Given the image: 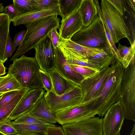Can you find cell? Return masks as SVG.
<instances>
[{
  "instance_id": "1",
  "label": "cell",
  "mask_w": 135,
  "mask_h": 135,
  "mask_svg": "<svg viewBox=\"0 0 135 135\" xmlns=\"http://www.w3.org/2000/svg\"><path fill=\"white\" fill-rule=\"evenodd\" d=\"M109 73L98 92L89 100L82 103L95 110L103 117L108 110L119 101L124 68L121 63L113 61Z\"/></svg>"
},
{
  "instance_id": "2",
  "label": "cell",
  "mask_w": 135,
  "mask_h": 135,
  "mask_svg": "<svg viewBox=\"0 0 135 135\" xmlns=\"http://www.w3.org/2000/svg\"><path fill=\"white\" fill-rule=\"evenodd\" d=\"M57 15H51L36 20L26 25V31L24 38L11 61L34 49L41 40L54 28H59L60 19Z\"/></svg>"
},
{
  "instance_id": "3",
  "label": "cell",
  "mask_w": 135,
  "mask_h": 135,
  "mask_svg": "<svg viewBox=\"0 0 135 135\" xmlns=\"http://www.w3.org/2000/svg\"><path fill=\"white\" fill-rule=\"evenodd\" d=\"M40 66L35 58L24 55L13 61L7 74L13 76L22 88L28 90L44 88L41 80Z\"/></svg>"
},
{
  "instance_id": "4",
  "label": "cell",
  "mask_w": 135,
  "mask_h": 135,
  "mask_svg": "<svg viewBox=\"0 0 135 135\" xmlns=\"http://www.w3.org/2000/svg\"><path fill=\"white\" fill-rule=\"evenodd\" d=\"M70 40L83 46L100 49L106 47L107 39L99 15L88 26L82 28L74 34Z\"/></svg>"
},
{
  "instance_id": "5",
  "label": "cell",
  "mask_w": 135,
  "mask_h": 135,
  "mask_svg": "<svg viewBox=\"0 0 135 135\" xmlns=\"http://www.w3.org/2000/svg\"><path fill=\"white\" fill-rule=\"evenodd\" d=\"M125 119L135 122V61L124 69L119 100Z\"/></svg>"
},
{
  "instance_id": "6",
  "label": "cell",
  "mask_w": 135,
  "mask_h": 135,
  "mask_svg": "<svg viewBox=\"0 0 135 135\" xmlns=\"http://www.w3.org/2000/svg\"><path fill=\"white\" fill-rule=\"evenodd\" d=\"M101 9L105 23L114 44L130 34L123 16L107 0H102Z\"/></svg>"
},
{
  "instance_id": "7",
  "label": "cell",
  "mask_w": 135,
  "mask_h": 135,
  "mask_svg": "<svg viewBox=\"0 0 135 135\" xmlns=\"http://www.w3.org/2000/svg\"><path fill=\"white\" fill-rule=\"evenodd\" d=\"M83 95L81 87L76 85L69 92L61 96L56 95L52 91L44 93L45 100L54 113L79 103Z\"/></svg>"
},
{
  "instance_id": "8",
  "label": "cell",
  "mask_w": 135,
  "mask_h": 135,
  "mask_svg": "<svg viewBox=\"0 0 135 135\" xmlns=\"http://www.w3.org/2000/svg\"><path fill=\"white\" fill-rule=\"evenodd\" d=\"M55 114L57 122L62 125L82 121L95 117L97 112L80 102Z\"/></svg>"
},
{
  "instance_id": "9",
  "label": "cell",
  "mask_w": 135,
  "mask_h": 135,
  "mask_svg": "<svg viewBox=\"0 0 135 135\" xmlns=\"http://www.w3.org/2000/svg\"><path fill=\"white\" fill-rule=\"evenodd\" d=\"M102 125V119L94 117L62 127L65 135H103Z\"/></svg>"
},
{
  "instance_id": "10",
  "label": "cell",
  "mask_w": 135,
  "mask_h": 135,
  "mask_svg": "<svg viewBox=\"0 0 135 135\" xmlns=\"http://www.w3.org/2000/svg\"><path fill=\"white\" fill-rule=\"evenodd\" d=\"M34 49L35 50V57L41 70L48 73L55 68V49L48 35L42 39Z\"/></svg>"
},
{
  "instance_id": "11",
  "label": "cell",
  "mask_w": 135,
  "mask_h": 135,
  "mask_svg": "<svg viewBox=\"0 0 135 135\" xmlns=\"http://www.w3.org/2000/svg\"><path fill=\"white\" fill-rule=\"evenodd\" d=\"M102 119L103 135H115L120 131L125 119L124 111L119 101L106 112Z\"/></svg>"
},
{
  "instance_id": "12",
  "label": "cell",
  "mask_w": 135,
  "mask_h": 135,
  "mask_svg": "<svg viewBox=\"0 0 135 135\" xmlns=\"http://www.w3.org/2000/svg\"><path fill=\"white\" fill-rule=\"evenodd\" d=\"M110 67L105 68L84 80L81 85L83 95L80 102L83 103L93 97L99 92L109 71Z\"/></svg>"
},
{
  "instance_id": "13",
  "label": "cell",
  "mask_w": 135,
  "mask_h": 135,
  "mask_svg": "<svg viewBox=\"0 0 135 135\" xmlns=\"http://www.w3.org/2000/svg\"><path fill=\"white\" fill-rule=\"evenodd\" d=\"M44 88L29 90L23 96L9 115L8 118L13 120L22 115L28 112L37 101L44 95Z\"/></svg>"
},
{
  "instance_id": "14",
  "label": "cell",
  "mask_w": 135,
  "mask_h": 135,
  "mask_svg": "<svg viewBox=\"0 0 135 135\" xmlns=\"http://www.w3.org/2000/svg\"><path fill=\"white\" fill-rule=\"evenodd\" d=\"M55 49V68L64 77L81 86V84L85 80L84 78L72 68L58 47Z\"/></svg>"
},
{
  "instance_id": "15",
  "label": "cell",
  "mask_w": 135,
  "mask_h": 135,
  "mask_svg": "<svg viewBox=\"0 0 135 135\" xmlns=\"http://www.w3.org/2000/svg\"><path fill=\"white\" fill-rule=\"evenodd\" d=\"M59 28L60 36L65 40H70L72 37L83 28L78 9L62 19Z\"/></svg>"
},
{
  "instance_id": "16",
  "label": "cell",
  "mask_w": 135,
  "mask_h": 135,
  "mask_svg": "<svg viewBox=\"0 0 135 135\" xmlns=\"http://www.w3.org/2000/svg\"><path fill=\"white\" fill-rule=\"evenodd\" d=\"M51 15H59L62 17L59 4L46 9L20 14L11 19V21L15 26L26 25L34 20Z\"/></svg>"
},
{
  "instance_id": "17",
  "label": "cell",
  "mask_w": 135,
  "mask_h": 135,
  "mask_svg": "<svg viewBox=\"0 0 135 135\" xmlns=\"http://www.w3.org/2000/svg\"><path fill=\"white\" fill-rule=\"evenodd\" d=\"M59 46L70 51L84 59H87L105 51L104 49L88 47L76 44L70 40L60 37Z\"/></svg>"
},
{
  "instance_id": "18",
  "label": "cell",
  "mask_w": 135,
  "mask_h": 135,
  "mask_svg": "<svg viewBox=\"0 0 135 135\" xmlns=\"http://www.w3.org/2000/svg\"><path fill=\"white\" fill-rule=\"evenodd\" d=\"M47 73L52 80V91L57 96L69 92L77 85L63 76L55 68Z\"/></svg>"
},
{
  "instance_id": "19",
  "label": "cell",
  "mask_w": 135,
  "mask_h": 135,
  "mask_svg": "<svg viewBox=\"0 0 135 135\" xmlns=\"http://www.w3.org/2000/svg\"><path fill=\"white\" fill-rule=\"evenodd\" d=\"M28 112L34 117L49 123L54 124L57 122L55 114L50 109L44 95Z\"/></svg>"
},
{
  "instance_id": "20",
  "label": "cell",
  "mask_w": 135,
  "mask_h": 135,
  "mask_svg": "<svg viewBox=\"0 0 135 135\" xmlns=\"http://www.w3.org/2000/svg\"><path fill=\"white\" fill-rule=\"evenodd\" d=\"M83 28L89 26L98 16V11L94 0H81L78 9Z\"/></svg>"
},
{
  "instance_id": "21",
  "label": "cell",
  "mask_w": 135,
  "mask_h": 135,
  "mask_svg": "<svg viewBox=\"0 0 135 135\" xmlns=\"http://www.w3.org/2000/svg\"><path fill=\"white\" fill-rule=\"evenodd\" d=\"M12 127L18 134H45L47 126L32 124L16 123L11 122Z\"/></svg>"
},
{
  "instance_id": "22",
  "label": "cell",
  "mask_w": 135,
  "mask_h": 135,
  "mask_svg": "<svg viewBox=\"0 0 135 135\" xmlns=\"http://www.w3.org/2000/svg\"><path fill=\"white\" fill-rule=\"evenodd\" d=\"M117 50L121 57V62L123 67L125 69L132 62L135 61V44L127 47L118 43Z\"/></svg>"
},
{
  "instance_id": "23",
  "label": "cell",
  "mask_w": 135,
  "mask_h": 135,
  "mask_svg": "<svg viewBox=\"0 0 135 135\" xmlns=\"http://www.w3.org/2000/svg\"><path fill=\"white\" fill-rule=\"evenodd\" d=\"M58 48L69 64L87 66L98 69L97 66L88 62L87 59L83 58L72 52L60 46H59Z\"/></svg>"
},
{
  "instance_id": "24",
  "label": "cell",
  "mask_w": 135,
  "mask_h": 135,
  "mask_svg": "<svg viewBox=\"0 0 135 135\" xmlns=\"http://www.w3.org/2000/svg\"><path fill=\"white\" fill-rule=\"evenodd\" d=\"M87 59L88 62L97 66L99 70L109 67L113 61L111 55L105 51Z\"/></svg>"
},
{
  "instance_id": "25",
  "label": "cell",
  "mask_w": 135,
  "mask_h": 135,
  "mask_svg": "<svg viewBox=\"0 0 135 135\" xmlns=\"http://www.w3.org/2000/svg\"><path fill=\"white\" fill-rule=\"evenodd\" d=\"M28 91L17 95L9 102L0 106V123L8 118L20 100Z\"/></svg>"
},
{
  "instance_id": "26",
  "label": "cell",
  "mask_w": 135,
  "mask_h": 135,
  "mask_svg": "<svg viewBox=\"0 0 135 135\" xmlns=\"http://www.w3.org/2000/svg\"><path fill=\"white\" fill-rule=\"evenodd\" d=\"M22 88L17 81L12 75L7 74L4 76H0V93Z\"/></svg>"
},
{
  "instance_id": "27",
  "label": "cell",
  "mask_w": 135,
  "mask_h": 135,
  "mask_svg": "<svg viewBox=\"0 0 135 135\" xmlns=\"http://www.w3.org/2000/svg\"><path fill=\"white\" fill-rule=\"evenodd\" d=\"M81 0H59V4L63 19L78 9Z\"/></svg>"
},
{
  "instance_id": "28",
  "label": "cell",
  "mask_w": 135,
  "mask_h": 135,
  "mask_svg": "<svg viewBox=\"0 0 135 135\" xmlns=\"http://www.w3.org/2000/svg\"><path fill=\"white\" fill-rule=\"evenodd\" d=\"M9 17L5 23L0 28V61L4 63L6 47L9 33L11 22Z\"/></svg>"
},
{
  "instance_id": "29",
  "label": "cell",
  "mask_w": 135,
  "mask_h": 135,
  "mask_svg": "<svg viewBox=\"0 0 135 135\" xmlns=\"http://www.w3.org/2000/svg\"><path fill=\"white\" fill-rule=\"evenodd\" d=\"M11 122L14 123L32 124L46 126H54L51 124L39 119L32 116L28 112L25 113L16 118Z\"/></svg>"
},
{
  "instance_id": "30",
  "label": "cell",
  "mask_w": 135,
  "mask_h": 135,
  "mask_svg": "<svg viewBox=\"0 0 135 135\" xmlns=\"http://www.w3.org/2000/svg\"><path fill=\"white\" fill-rule=\"evenodd\" d=\"M72 68L86 79L97 72L99 69L91 67L70 64Z\"/></svg>"
},
{
  "instance_id": "31",
  "label": "cell",
  "mask_w": 135,
  "mask_h": 135,
  "mask_svg": "<svg viewBox=\"0 0 135 135\" xmlns=\"http://www.w3.org/2000/svg\"><path fill=\"white\" fill-rule=\"evenodd\" d=\"M33 0H13V4L20 14L34 11Z\"/></svg>"
},
{
  "instance_id": "32",
  "label": "cell",
  "mask_w": 135,
  "mask_h": 135,
  "mask_svg": "<svg viewBox=\"0 0 135 135\" xmlns=\"http://www.w3.org/2000/svg\"><path fill=\"white\" fill-rule=\"evenodd\" d=\"M59 4V0H33L34 11L46 9Z\"/></svg>"
},
{
  "instance_id": "33",
  "label": "cell",
  "mask_w": 135,
  "mask_h": 135,
  "mask_svg": "<svg viewBox=\"0 0 135 135\" xmlns=\"http://www.w3.org/2000/svg\"><path fill=\"white\" fill-rule=\"evenodd\" d=\"M28 90L27 89L22 88L20 89L11 91L3 93L0 99V106L9 102L17 95Z\"/></svg>"
},
{
  "instance_id": "34",
  "label": "cell",
  "mask_w": 135,
  "mask_h": 135,
  "mask_svg": "<svg viewBox=\"0 0 135 135\" xmlns=\"http://www.w3.org/2000/svg\"><path fill=\"white\" fill-rule=\"evenodd\" d=\"M11 120L8 118L0 123V132L5 135H15L18 134L12 127Z\"/></svg>"
},
{
  "instance_id": "35",
  "label": "cell",
  "mask_w": 135,
  "mask_h": 135,
  "mask_svg": "<svg viewBox=\"0 0 135 135\" xmlns=\"http://www.w3.org/2000/svg\"><path fill=\"white\" fill-rule=\"evenodd\" d=\"M39 74L45 90H46L47 92H50L52 91V80L48 73L40 69Z\"/></svg>"
},
{
  "instance_id": "36",
  "label": "cell",
  "mask_w": 135,
  "mask_h": 135,
  "mask_svg": "<svg viewBox=\"0 0 135 135\" xmlns=\"http://www.w3.org/2000/svg\"><path fill=\"white\" fill-rule=\"evenodd\" d=\"M127 14L128 17L127 19V23L126 24L130 34V36L128 39L131 45L132 46L135 44V18L130 16L127 13Z\"/></svg>"
},
{
  "instance_id": "37",
  "label": "cell",
  "mask_w": 135,
  "mask_h": 135,
  "mask_svg": "<svg viewBox=\"0 0 135 135\" xmlns=\"http://www.w3.org/2000/svg\"><path fill=\"white\" fill-rule=\"evenodd\" d=\"M123 16L127 11L128 7L126 0H107Z\"/></svg>"
},
{
  "instance_id": "38",
  "label": "cell",
  "mask_w": 135,
  "mask_h": 135,
  "mask_svg": "<svg viewBox=\"0 0 135 135\" xmlns=\"http://www.w3.org/2000/svg\"><path fill=\"white\" fill-rule=\"evenodd\" d=\"M15 50L16 48H15L13 47L9 33L8 35L4 59V63L7 60L8 58L11 57L12 56L13 53L15 51Z\"/></svg>"
},
{
  "instance_id": "39",
  "label": "cell",
  "mask_w": 135,
  "mask_h": 135,
  "mask_svg": "<svg viewBox=\"0 0 135 135\" xmlns=\"http://www.w3.org/2000/svg\"><path fill=\"white\" fill-rule=\"evenodd\" d=\"M45 135H65L62 127L60 126H47Z\"/></svg>"
},
{
  "instance_id": "40",
  "label": "cell",
  "mask_w": 135,
  "mask_h": 135,
  "mask_svg": "<svg viewBox=\"0 0 135 135\" xmlns=\"http://www.w3.org/2000/svg\"><path fill=\"white\" fill-rule=\"evenodd\" d=\"M56 28L53 29L48 35L55 49L58 48L60 41V37Z\"/></svg>"
},
{
  "instance_id": "41",
  "label": "cell",
  "mask_w": 135,
  "mask_h": 135,
  "mask_svg": "<svg viewBox=\"0 0 135 135\" xmlns=\"http://www.w3.org/2000/svg\"><path fill=\"white\" fill-rule=\"evenodd\" d=\"M3 13L7 15L11 19L20 15L13 4L6 6Z\"/></svg>"
},
{
  "instance_id": "42",
  "label": "cell",
  "mask_w": 135,
  "mask_h": 135,
  "mask_svg": "<svg viewBox=\"0 0 135 135\" xmlns=\"http://www.w3.org/2000/svg\"><path fill=\"white\" fill-rule=\"evenodd\" d=\"M26 31L25 30L20 31L15 36L13 40L12 41L14 47L16 48L19 46L23 40Z\"/></svg>"
},
{
  "instance_id": "43",
  "label": "cell",
  "mask_w": 135,
  "mask_h": 135,
  "mask_svg": "<svg viewBox=\"0 0 135 135\" xmlns=\"http://www.w3.org/2000/svg\"><path fill=\"white\" fill-rule=\"evenodd\" d=\"M9 17L7 15L3 13H0V28L5 23Z\"/></svg>"
},
{
  "instance_id": "44",
  "label": "cell",
  "mask_w": 135,
  "mask_h": 135,
  "mask_svg": "<svg viewBox=\"0 0 135 135\" xmlns=\"http://www.w3.org/2000/svg\"><path fill=\"white\" fill-rule=\"evenodd\" d=\"M6 68L3 65V63L0 61V76L4 75L6 74Z\"/></svg>"
},
{
  "instance_id": "45",
  "label": "cell",
  "mask_w": 135,
  "mask_h": 135,
  "mask_svg": "<svg viewBox=\"0 0 135 135\" xmlns=\"http://www.w3.org/2000/svg\"><path fill=\"white\" fill-rule=\"evenodd\" d=\"M3 3H0V13H3L4 11V7L3 5Z\"/></svg>"
},
{
  "instance_id": "46",
  "label": "cell",
  "mask_w": 135,
  "mask_h": 135,
  "mask_svg": "<svg viewBox=\"0 0 135 135\" xmlns=\"http://www.w3.org/2000/svg\"><path fill=\"white\" fill-rule=\"evenodd\" d=\"M130 135H135V125L134 124Z\"/></svg>"
},
{
  "instance_id": "47",
  "label": "cell",
  "mask_w": 135,
  "mask_h": 135,
  "mask_svg": "<svg viewBox=\"0 0 135 135\" xmlns=\"http://www.w3.org/2000/svg\"><path fill=\"white\" fill-rule=\"evenodd\" d=\"M15 135H45V134H17Z\"/></svg>"
},
{
  "instance_id": "48",
  "label": "cell",
  "mask_w": 135,
  "mask_h": 135,
  "mask_svg": "<svg viewBox=\"0 0 135 135\" xmlns=\"http://www.w3.org/2000/svg\"><path fill=\"white\" fill-rule=\"evenodd\" d=\"M115 135H120V131L118 132Z\"/></svg>"
},
{
  "instance_id": "49",
  "label": "cell",
  "mask_w": 135,
  "mask_h": 135,
  "mask_svg": "<svg viewBox=\"0 0 135 135\" xmlns=\"http://www.w3.org/2000/svg\"><path fill=\"white\" fill-rule=\"evenodd\" d=\"M0 135H5L0 132Z\"/></svg>"
},
{
  "instance_id": "50",
  "label": "cell",
  "mask_w": 135,
  "mask_h": 135,
  "mask_svg": "<svg viewBox=\"0 0 135 135\" xmlns=\"http://www.w3.org/2000/svg\"><path fill=\"white\" fill-rule=\"evenodd\" d=\"M3 93H0V96Z\"/></svg>"
},
{
  "instance_id": "51",
  "label": "cell",
  "mask_w": 135,
  "mask_h": 135,
  "mask_svg": "<svg viewBox=\"0 0 135 135\" xmlns=\"http://www.w3.org/2000/svg\"><path fill=\"white\" fill-rule=\"evenodd\" d=\"M2 95L0 96V99L1 98V96H2Z\"/></svg>"
}]
</instances>
